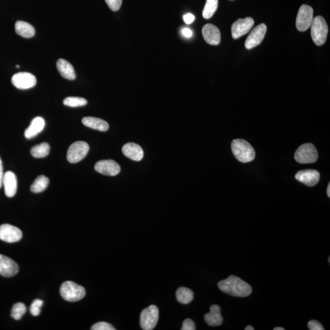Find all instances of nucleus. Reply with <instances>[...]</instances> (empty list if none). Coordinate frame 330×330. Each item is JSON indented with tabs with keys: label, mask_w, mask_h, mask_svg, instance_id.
<instances>
[{
	"label": "nucleus",
	"mask_w": 330,
	"mask_h": 330,
	"mask_svg": "<svg viewBox=\"0 0 330 330\" xmlns=\"http://www.w3.org/2000/svg\"><path fill=\"white\" fill-rule=\"evenodd\" d=\"M218 286L223 292L235 297H247L252 292L249 284L234 275H231L219 282Z\"/></svg>",
	"instance_id": "obj_1"
},
{
	"label": "nucleus",
	"mask_w": 330,
	"mask_h": 330,
	"mask_svg": "<svg viewBox=\"0 0 330 330\" xmlns=\"http://www.w3.org/2000/svg\"><path fill=\"white\" fill-rule=\"evenodd\" d=\"M231 149L233 155L240 162H250L254 160L256 156L254 148L244 139H234L231 143Z\"/></svg>",
	"instance_id": "obj_2"
},
{
	"label": "nucleus",
	"mask_w": 330,
	"mask_h": 330,
	"mask_svg": "<svg viewBox=\"0 0 330 330\" xmlns=\"http://www.w3.org/2000/svg\"><path fill=\"white\" fill-rule=\"evenodd\" d=\"M60 294L65 300L69 302H76L85 297L86 291L83 286L74 282L66 281L60 288Z\"/></svg>",
	"instance_id": "obj_3"
},
{
	"label": "nucleus",
	"mask_w": 330,
	"mask_h": 330,
	"mask_svg": "<svg viewBox=\"0 0 330 330\" xmlns=\"http://www.w3.org/2000/svg\"><path fill=\"white\" fill-rule=\"evenodd\" d=\"M311 37L313 42L318 46H321L326 42L329 27L326 20L322 16L313 19L311 26Z\"/></svg>",
	"instance_id": "obj_4"
},
{
	"label": "nucleus",
	"mask_w": 330,
	"mask_h": 330,
	"mask_svg": "<svg viewBox=\"0 0 330 330\" xmlns=\"http://www.w3.org/2000/svg\"><path fill=\"white\" fill-rule=\"evenodd\" d=\"M316 148L311 143L302 144L296 151L294 158L298 163L302 164L313 163L318 159Z\"/></svg>",
	"instance_id": "obj_5"
},
{
	"label": "nucleus",
	"mask_w": 330,
	"mask_h": 330,
	"mask_svg": "<svg viewBox=\"0 0 330 330\" xmlns=\"http://www.w3.org/2000/svg\"><path fill=\"white\" fill-rule=\"evenodd\" d=\"M90 146L86 142L79 141L75 142L69 147L67 151V160L71 163H78L87 155Z\"/></svg>",
	"instance_id": "obj_6"
},
{
	"label": "nucleus",
	"mask_w": 330,
	"mask_h": 330,
	"mask_svg": "<svg viewBox=\"0 0 330 330\" xmlns=\"http://www.w3.org/2000/svg\"><path fill=\"white\" fill-rule=\"evenodd\" d=\"M314 11L311 7L303 4L301 6L298 12L297 19H296V27L301 32H304L309 29L312 22Z\"/></svg>",
	"instance_id": "obj_7"
},
{
	"label": "nucleus",
	"mask_w": 330,
	"mask_h": 330,
	"mask_svg": "<svg viewBox=\"0 0 330 330\" xmlns=\"http://www.w3.org/2000/svg\"><path fill=\"white\" fill-rule=\"evenodd\" d=\"M159 317L158 308L151 305L144 309L140 315V325L144 330H153L157 324Z\"/></svg>",
	"instance_id": "obj_8"
},
{
	"label": "nucleus",
	"mask_w": 330,
	"mask_h": 330,
	"mask_svg": "<svg viewBox=\"0 0 330 330\" xmlns=\"http://www.w3.org/2000/svg\"><path fill=\"white\" fill-rule=\"evenodd\" d=\"M12 83L20 90H28L34 87L37 83V79L34 75L28 72H19L14 75L11 79Z\"/></svg>",
	"instance_id": "obj_9"
},
{
	"label": "nucleus",
	"mask_w": 330,
	"mask_h": 330,
	"mask_svg": "<svg viewBox=\"0 0 330 330\" xmlns=\"http://www.w3.org/2000/svg\"><path fill=\"white\" fill-rule=\"evenodd\" d=\"M254 21L252 18L240 19L233 24L231 27L232 36L234 39L242 37L249 32L254 26Z\"/></svg>",
	"instance_id": "obj_10"
},
{
	"label": "nucleus",
	"mask_w": 330,
	"mask_h": 330,
	"mask_svg": "<svg viewBox=\"0 0 330 330\" xmlns=\"http://www.w3.org/2000/svg\"><path fill=\"white\" fill-rule=\"evenodd\" d=\"M22 238V232L16 226L4 224L0 226V240L7 243L19 242Z\"/></svg>",
	"instance_id": "obj_11"
},
{
	"label": "nucleus",
	"mask_w": 330,
	"mask_h": 330,
	"mask_svg": "<svg viewBox=\"0 0 330 330\" xmlns=\"http://www.w3.org/2000/svg\"><path fill=\"white\" fill-rule=\"evenodd\" d=\"M267 32L266 24L261 23L255 27L245 41L247 49H252L259 45L263 40Z\"/></svg>",
	"instance_id": "obj_12"
},
{
	"label": "nucleus",
	"mask_w": 330,
	"mask_h": 330,
	"mask_svg": "<svg viewBox=\"0 0 330 330\" xmlns=\"http://www.w3.org/2000/svg\"><path fill=\"white\" fill-rule=\"evenodd\" d=\"M96 172L103 175L115 176L120 172V167L117 162L113 160H103L96 164Z\"/></svg>",
	"instance_id": "obj_13"
},
{
	"label": "nucleus",
	"mask_w": 330,
	"mask_h": 330,
	"mask_svg": "<svg viewBox=\"0 0 330 330\" xmlns=\"http://www.w3.org/2000/svg\"><path fill=\"white\" fill-rule=\"evenodd\" d=\"M19 272L18 264L9 257L0 254V274L4 277L15 276Z\"/></svg>",
	"instance_id": "obj_14"
},
{
	"label": "nucleus",
	"mask_w": 330,
	"mask_h": 330,
	"mask_svg": "<svg viewBox=\"0 0 330 330\" xmlns=\"http://www.w3.org/2000/svg\"><path fill=\"white\" fill-rule=\"evenodd\" d=\"M295 179L308 187H313L319 182L320 173L315 170H302L295 175Z\"/></svg>",
	"instance_id": "obj_15"
},
{
	"label": "nucleus",
	"mask_w": 330,
	"mask_h": 330,
	"mask_svg": "<svg viewBox=\"0 0 330 330\" xmlns=\"http://www.w3.org/2000/svg\"><path fill=\"white\" fill-rule=\"evenodd\" d=\"M202 36L209 44L218 45L221 42V33L219 29L213 24H206L202 28Z\"/></svg>",
	"instance_id": "obj_16"
},
{
	"label": "nucleus",
	"mask_w": 330,
	"mask_h": 330,
	"mask_svg": "<svg viewBox=\"0 0 330 330\" xmlns=\"http://www.w3.org/2000/svg\"><path fill=\"white\" fill-rule=\"evenodd\" d=\"M3 185L6 196L12 197L15 196L18 190V180L13 172H7L4 173Z\"/></svg>",
	"instance_id": "obj_17"
},
{
	"label": "nucleus",
	"mask_w": 330,
	"mask_h": 330,
	"mask_svg": "<svg viewBox=\"0 0 330 330\" xmlns=\"http://www.w3.org/2000/svg\"><path fill=\"white\" fill-rule=\"evenodd\" d=\"M204 318L205 321L209 326H220L223 322L221 314V308L217 305H212L210 307V312L205 314Z\"/></svg>",
	"instance_id": "obj_18"
},
{
	"label": "nucleus",
	"mask_w": 330,
	"mask_h": 330,
	"mask_svg": "<svg viewBox=\"0 0 330 330\" xmlns=\"http://www.w3.org/2000/svg\"><path fill=\"white\" fill-rule=\"evenodd\" d=\"M122 153L127 157L134 161H140L144 156L143 149L138 144L133 143L125 144L122 148Z\"/></svg>",
	"instance_id": "obj_19"
},
{
	"label": "nucleus",
	"mask_w": 330,
	"mask_h": 330,
	"mask_svg": "<svg viewBox=\"0 0 330 330\" xmlns=\"http://www.w3.org/2000/svg\"><path fill=\"white\" fill-rule=\"evenodd\" d=\"M57 67L60 75L64 78L74 80L76 78V72L72 65L66 60L59 59L57 62Z\"/></svg>",
	"instance_id": "obj_20"
},
{
	"label": "nucleus",
	"mask_w": 330,
	"mask_h": 330,
	"mask_svg": "<svg viewBox=\"0 0 330 330\" xmlns=\"http://www.w3.org/2000/svg\"><path fill=\"white\" fill-rule=\"evenodd\" d=\"M45 127V120L41 117H35L31 122L30 126L26 129L25 136L26 138L31 139L37 136L42 132Z\"/></svg>",
	"instance_id": "obj_21"
},
{
	"label": "nucleus",
	"mask_w": 330,
	"mask_h": 330,
	"mask_svg": "<svg viewBox=\"0 0 330 330\" xmlns=\"http://www.w3.org/2000/svg\"><path fill=\"white\" fill-rule=\"evenodd\" d=\"M82 123L90 128L98 131L106 132L109 129V125L105 120L97 117H86L82 119Z\"/></svg>",
	"instance_id": "obj_22"
},
{
	"label": "nucleus",
	"mask_w": 330,
	"mask_h": 330,
	"mask_svg": "<svg viewBox=\"0 0 330 330\" xmlns=\"http://www.w3.org/2000/svg\"><path fill=\"white\" fill-rule=\"evenodd\" d=\"M15 30L18 35L25 38H32L35 35V30L33 26L23 21H17Z\"/></svg>",
	"instance_id": "obj_23"
},
{
	"label": "nucleus",
	"mask_w": 330,
	"mask_h": 330,
	"mask_svg": "<svg viewBox=\"0 0 330 330\" xmlns=\"http://www.w3.org/2000/svg\"><path fill=\"white\" fill-rule=\"evenodd\" d=\"M177 300L178 302L182 304H189L194 300V293L190 289L181 287L176 291Z\"/></svg>",
	"instance_id": "obj_24"
},
{
	"label": "nucleus",
	"mask_w": 330,
	"mask_h": 330,
	"mask_svg": "<svg viewBox=\"0 0 330 330\" xmlns=\"http://www.w3.org/2000/svg\"><path fill=\"white\" fill-rule=\"evenodd\" d=\"M49 184V178L45 177L44 175H40L36 178L35 182L31 185L30 190L34 194H39V193L44 192Z\"/></svg>",
	"instance_id": "obj_25"
},
{
	"label": "nucleus",
	"mask_w": 330,
	"mask_h": 330,
	"mask_svg": "<svg viewBox=\"0 0 330 330\" xmlns=\"http://www.w3.org/2000/svg\"><path fill=\"white\" fill-rule=\"evenodd\" d=\"M50 147L47 143H42L34 146L31 149V154L35 158H44L49 155Z\"/></svg>",
	"instance_id": "obj_26"
},
{
	"label": "nucleus",
	"mask_w": 330,
	"mask_h": 330,
	"mask_svg": "<svg viewBox=\"0 0 330 330\" xmlns=\"http://www.w3.org/2000/svg\"><path fill=\"white\" fill-rule=\"evenodd\" d=\"M218 5V0H207L202 12L203 18L206 19H211L217 10Z\"/></svg>",
	"instance_id": "obj_27"
},
{
	"label": "nucleus",
	"mask_w": 330,
	"mask_h": 330,
	"mask_svg": "<svg viewBox=\"0 0 330 330\" xmlns=\"http://www.w3.org/2000/svg\"><path fill=\"white\" fill-rule=\"evenodd\" d=\"M64 105L70 107H83L88 103L85 98L78 97H69L65 98L63 101Z\"/></svg>",
	"instance_id": "obj_28"
},
{
	"label": "nucleus",
	"mask_w": 330,
	"mask_h": 330,
	"mask_svg": "<svg viewBox=\"0 0 330 330\" xmlns=\"http://www.w3.org/2000/svg\"><path fill=\"white\" fill-rule=\"evenodd\" d=\"M26 312V307L22 303H16L12 308L11 317L15 320H20Z\"/></svg>",
	"instance_id": "obj_29"
},
{
	"label": "nucleus",
	"mask_w": 330,
	"mask_h": 330,
	"mask_svg": "<svg viewBox=\"0 0 330 330\" xmlns=\"http://www.w3.org/2000/svg\"><path fill=\"white\" fill-rule=\"evenodd\" d=\"M43 303V301L39 299L33 301L30 308V313L33 316H38L40 314V308L42 307Z\"/></svg>",
	"instance_id": "obj_30"
},
{
	"label": "nucleus",
	"mask_w": 330,
	"mask_h": 330,
	"mask_svg": "<svg viewBox=\"0 0 330 330\" xmlns=\"http://www.w3.org/2000/svg\"><path fill=\"white\" fill-rule=\"evenodd\" d=\"M92 330H115L112 325L105 322H98L91 327Z\"/></svg>",
	"instance_id": "obj_31"
},
{
	"label": "nucleus",
	"mask_w": 330,
	"mask_h": 330,
	"mask_svg": "<svg viewBox=\"0 0 330 330\" xmlns=\"http://www.w3.org/2000/svg\"><path fill=\"white\" fill-rule=\"evenodd\" d=\"M106 3L113 11H117L122 5V0H105Z\"/></svg>",
	"instance_id": "obj_32"
},
{
	"label": "nucleus",
	"mask_w": 330,
	"mask_h": 330,
	"mask_svg": "<svg viewBox=\"0 0 330 330\" xmlns=\"http://www.w3.org/2000/svg\"><path fill=\"white\" fill-rule=\"evenodd\" d=\"M308 329L310 330H324V328L319 322L317 320H310L308 324Z\"/></svg>",
	"instance_id": "obj_33"
},
{
	"label": "nucleus",
	"mask_w": 330,
	"mask_h": 330,
	"mask_svg": "<svg viewBox=\"0 0 330 330\" xmlns=\"http://www.w3.org/2000/svg\"><path fill=\"white\" fill-rule=\"evenodd\" d=\"M182 330H196V326L195 324L192 319H185L183 322Z\"/></svg>",
	"instance_id": "obj_34"
},
{
	"label": "nucleus",
	"mask_w": 330,
	"mask_h": 330,
	"mask_svg": "<svg viewBox=\"0 0 330 330\" xmlns=\"http://www.w3.org/2000/svg\"><path fill=\"white\" fill-rule=\"evenodd\" d=\"M194 19L195 17L191 13H188L185 14V15L184 16V20L185 22L188 24V25L194 22Z\"/></svg>",
	"instance_id": "obj_35"
},
{
	"label": "nucleus",
	"mask_w": 330,
	"mask_h": 330,
	"mask_svg": "<svg viewBox=\"0 0 330 330\" xmlns=\"http://www.w3.org/2000/svg\"><path fill=\"white\" fill-rule=\"evenodd\" d=\"M181 33L182 35L187 38H191L193 35L192 31L188 28H183Z\"/></svg>",
	"instance_id": "obj_36"
},
{
	"label": "nucleus",
	"mask_w": 330,
	"mask_h": 330,
	"mask_svg": "<svg viewBox=\"0 0 330 330\" xmlns=\"http://www.w3.org/2000/svg\"><path fill=\"white\" fill-rule=\"evenodd\" d=\"M3 176L4 173H3V163H2L1 159V158H0V189H1L2 185H3Z\"/></svg>",
	"instance_id": "obj_37"
},
{
	"label": "nucleus",
	"mask_w": 330,
	"mask_h": 330,
	"mask_svg": "<svg viewBox=\"0 0 330 330\" xmlns=\"http://www.w3.org/2000/svg\"><path fill=\"white\" fill-rule=\"evenodd\" d=\"M245 330H254V327L252 326V325H249V326H247V327L245 328Z\"/></svg>",
	"instance_id": "obj_38"
},
{
	"label": "nucleus",
	"mask_w": 330,
	"mask_h": 330,
	"mask_svg": "<svg viewBox=\"0 0 330 330\" xmlns=\"http://www.w3.org/2000/svg\"><path fill=\"white\" fill-rule=\"evenodd\" d=\"M327 195L329 197H330V184L329 183V186L327 188Z\"/></svg>",
	"instance_id": "obj_39"
},
{
	"label": "nucleus",
	"mask_w": 330,
	"mask_h": 330,
	"mask_svg": "<svg viewBox=\"0 0 330 330\" xmlns=\"http://www.w3.org/2000/svg\"><path fill=\"white\" fill-rule=\"evenodd\" d=\"M273 330H284V329L283 327H276L274 328Z\"/></svg>",
	"instance_id": "obj_40"
},
{
	"label": "nucleus",
	"mask_w": 330,
	"mask_h": 330,
	"mask_svg": "<svg viewBox=\"0 0 330 330\" xmlns=\"http://www.w3.org/2000/svg\"><path fill=\"white\" fill-rule=\"evenodd\" d=\"M16 67L19 69L20 67H19V65H17Z\"/></svg>",
	"instance_id": "obj_41"
},
{
	"label": "nucleus",
	"mask_w": 330,
	"mask_h": 330,
	"mask_svg": "<svg viewBox=\"0 0 330 330\" xmlns=\"http://www.w3.org/2000/svg\"><path fill=\"white\" fill-rule=\"evenodd\" d=\"M329 263H330V257H329Z\"/></svg>",
	"instance_id": "obj_42"
},
{
	"label": "nucleus",
	"mask_w": 330,
	"mask_h": 330,
	"mask_svg": "<svg viewBox=\"0 0 330 330\" xmlns=\"http://www.w3.org/2000/svg\"><path fill=\"white\" fill-rule=\"evenodd\" d=\"M230 1H233V0H230Z\"/></svg>",
	"instance_id": "obj_43"
}]
</instances>
